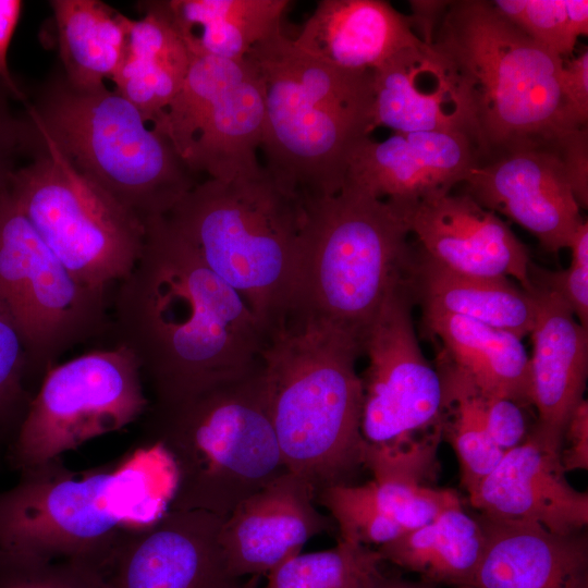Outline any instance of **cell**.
I'll return each instance as SVG.
<instances>
[{
	"label": "cell",
	"mask_w": 588,
	"mask_h": 588,
	"mask_svg": "<svg viewBox=\"0 0 588 588\" xmlns=\"http://www.w3.org/2000/svg\"><path fill=\"white\" fill-rule=\"evenodd\" d=\"M485 397V396H483ZM530 407L505 397H485V421L493 443L504 453L522 444L534 425L529 424Z\"/></svg>",
	"instance_id": "39"
},
{
	"label": "cell",
	"mask_w": 588,
	"mask_h": 588,
	"mask_svg": "<svg viewBox=\"0 0 588 588\" xmlns=\"http://www.w3.org/2000/svg\"><path fill=\"white\" fill-rule=\"evenodd\" d=\"M444 356L485 397L511 399L532 406L530 360L515 334L462 316L424 313Z\"/></svg>",
	"instance_id": "27"
},
{
	"label": "cell",
	"mask_w": 588,
	"mask_h": 588,
	"mask_svg": "<svg viewBox=\"0 0 588 588\" xmlns=\"http://www.w3.org/2000/svg\"><path fill=\"white\" fill-rule=\"evenodd\" d=\"M572 134L482 158L458 186L486 209L529 231L546 250L569 248L584 222L565 161Z\"/></svg>",
	"instance_id": "15"
},
{
	"label": "cell",
	"mask_w": 588,
	"mask_h": 588,
	"mask_svg": "<svg viewBox=\"0 0 588 588\" xmlns=\"http://www.w3.org/2000/svg\"><path fill=\"white\" fill-rule=\"evenodd\" d=\"M316 495L336 523L340 540L378 548L406 532L378 509L367 482L331 486Z\"/></svg>",
	"instance_id": "34"
},
{
	"label": "cell",
	"mask_w": 588,
	"mask_h": 588,
	"mask_svg": "<svg viewBox=\"0 0 588 588\" xmlns=\"http://www.w3.org/2000/svg\"><path fill=\"white\" fill-rule=\"evenodd\" d=\"M24 112L77 171L144 223L166 217L198 183L171 142L107 86L76 89L58 69Z\"/></svg>",
	"instance_id": "9"
},
{
	"label": "cell",
	"mask_w": 588,
	"mask_h": 588,
	"mask_svg": "<svg viewBox=\"0 0 588 588\" xmlns=\"http://www.w3.org/2000/svg\"><path fill=\"white\" fill-rule=\"evenodd\" d=\"M149 406L139 363L124 346L56 364L9 444L8 461L19 473L45 464L127 427Z\"/></svg>",
	"instance_id": "13"
},
{
	"label": "cell",
	"mask_w": 588,
	"mask_h": 588,
	"mask_svg": "<svg viewBox=\"0 0 588 588\" xmlns=\"http://www.w3.org/2000/svg\"><path fill=\"white\" fill-rule=\"evenodd\" d=\"M411 234L430 259L457 273L513 277L532 291L526 246L493 211L465 193L426 198L408 211Z\"/></svg>",
	"instance_id": "19"
},
{
	"label": "cell",
	"mask_w": 588,
	"mask_h": 588,
	"mask_svg": "<svg viewBox=\"0 0 588 588\" xmlns=\"http://www.w3.org/2000/svg\"><path fill=\"white\" fill-rule=\"evenodd\" d=\"M302 216V199L262 166L253 176L198 182L166 218L267 334L294 306Z\"/></svg>",
	"instance_id": "7"
},
{
	"label": "cell",
	"mask_w": 588,
	"mask_h": 588,
	"mask_svg": "<svg viewBox=\"0 0 588 588\" xmlns=\"http://www.w3.org/2000/svg\"><path fill=\"white\" fill-rule=\"evenodd\" d=\"M23 2L19 0H0V78L17 101H28L26 93L13 78L8 66V50L19 19Z\"/></svg>",
	"instance_id": "43"
},
{
	"label": "cell",
	"mask_w": 588,
	"mask_h": 588,
	"mask_svg": "<svg viewBox=\"0 0 588 588\" xmlns=\"http://www.w3.org/2000/svg\"><path fill=\"white\" fill-rule=\"evenodd\" d=\"M438 372L443 389L442 436L456 453L462 485L470 494L497 467L504 452L488 433L483 395L444 355Z\"/></svg>",
	"instance_id": "31"
},
{
	"label": "cell",
	"mask_w": 588,
	"mask_h": 588,
	"mask_svg": "<svg viewBox=\"0 0 588 588\" xmlns=\"http://www.w3.org/2000/svg\"><path fill=\"white\" fill-rule=\"evenodd\" d=\"M61 72L79 90L106 87L120 66L128 17L97 0H52Z\"/></svg>",
	"instance_id": "30"
},
{
	"label": "cell",
	"mask_w": 588,
	"mask_h": 588,
	"mask_svg": "<svg viewBox=\"0 0 588 588\" xmlns=\"http://www.w3.org/2000/svg\"><path fill=\"white\" fill-rule=\"evenodd\" d=\"M145 230L138 261L118 283L111 328L115 344L137 358L154 405L254 372L267 334L248 305L166 217Z\"/></svg>",
	"instance_id": "1"
},
{
	"label": "cell",
	"mask_w": 588,
	"mask_h": 588,
	"mask_svg": "<svg viewBox=\"0 0 588 588\" xmlns=\"http://www.w3.org/2000/svg\"><path fill=\"white\" fill-rule=\"evenodd\" d=\"M408 283L384 302L363 344L362 434L370 452L422 482L436 474L443 389L415 333Z\"/></svg>",
	"instance_id": "11"
},
{
	"label": "cell",
	"mask_w": 588,
	"mask_h": 588,
	"mask_svg": "<svg viewBox=\"0 0 588 588\" xmlns=\"http://www.w3.org/2000/svg\"><path fill=\"white\" fill-rule=\"evenodd\" d=\"M174 467L164 451L144 442L119 460L74 470L62 457L20 473L0 492V550L74 561L107 573L125 536L169 509Z\"/></svg>",
	"instance_id": "2"
},
{
	"label": "cell",
	"mask_w": 588,
	"mask_h": 588,
	"mask_svg": "<svg viewBox=\"0 0 588 588\" xmlns=\"http://www.w3.org/2000/svg\"><path fill=\"white\" fill-rule=\"evenodd\" d=\"M480 157L474 138L460 132L394 133L384 140L367 136L351 151L343 186L409 210L452 192Z\"/></svg>",
	"instance_id": "17"
},
{
	"label": "cell",
	"mask_w": 588,
	"mask_h": 588,
	"mask_svg": "<svg viewBox=\"0 0 588 588\" xmlns=\"http://www.w3.org/2000/svg\"><path fill=\"white\" fill-rule=\"evenodd\" d=\"M414 303L424 313H443L473 319L523 339L536 319L531 292L513 285L506 278H481L449 270L419 248L408 275Z\"/></svg>",
	"instance_id": "26"
},
{
	"label": "cell",
	"mask_w": 588,
	"mask_h": 588,
	"mask_svg": "<svg viewBox=\"0 0 588 588\" xmlns=\"http://www.w3.org/2000/svg\"><path fill=\"white\" fill-rule=\"evenodd\" d=\"M247 57L264 82V168L302 200L338 194L352 149L375 131L372 72L314 58L282 30Z\"/></svg>",
	"instance_id": "5"
},
{
	"label": "cell",
	"mask_w": 588,
	"mask_h": 588,
	"mask_svg": "<svg viewBox=\"0 0 588 588\" xmlns=\"http://www.w3.org/2000/svg\"><path fill=\"white\" fill-rule=\"evenodd\" d=\"M28 354L12 318L0 303V443L16 434L35 395Z\"/></svg>",
	"instance_id": "35"
},
{
	"label": "cell",
	"mask_w": 588,
	"mask_h": 588,
	"mask_svg": "<svg viewBox=\"0 0 588 588\" xmlns=\"http://www.w3.org/2000/svg\"><path fill=\"white\" fill-rule=\"evenodd\" d=\"M265 90L255 63L191 56L182 88L152 122L196 175L230 182L259 173Z\"/></svg>",
	"instance_id": "14"
},
{
	"label": "cell",
	"mask_w": 588,
	"mask_h": 588,
	"mask_svg": "<svg viewBox=\"0 0 588 588\" xmlns=\"http://www.w3.org/2000/svg\"><path fill=\"white\" fill-rule=\"evenodd\" d=\"M108 290L76 279L52 253L9 191L0 193V303L41 381L69 350L111 328Z\"/></svg>",
	"instance_id": "12"
},
{
	"label": "cell",
	"mask_w": 588,
	"mask_h": 588,
	"mask_svg": "<svg viewBox=\"0 0 588 588\" xmlns=\"http://www.w3.org/2000/svg\"><path fill=\"white\" fill-rule=\"evenodd\" d=\"M532 284L536 319L530 332L532 406L536 426L561 443L563 432L584 399L588 372V329L555 292Z\"/></svg>",
	"instance_id": "23"
},
{
	"label": "cell",
	"mask_w": 588,
	"mask_h": 588,
	"mask_svg": "<svg viewBox=\"0 0 588 588\" xmlns=\"http://www.w3.org/2000/svg\"><path fill=\"white\" fill-rule=\"evenodd\" d=\"M138 7L143 15L128 17L125 53L111 81L114 90L152 123L181 90L191 54L166 0Z\"/></svg>",
	"instance_id": "25"
},
{
	"label": "cell",
	"mask_w": 588,
	"mask_h": 588,
	"mask_svg": "<svg viewBox=\"0 0 588 588\" xmlns=\"http://www.w3.org/2000/svg\"><path fill=\"white\" fill-rule=\"evenodd\" d=\"M368 588H436V586L422 580L415 581L393 576L382 572Z\"/></svg>",
	"instance_id": "44"
},
{
	"label": "cell",
	"mask_w": 588,
	"mask_h": 588,
	"mask_svg": "<svg viewBox=\"0 0 588 588\" xmlns=\"http://www.w3.org/2000/svg\"><path fill=\"white\" fill-rule=\"evenodd\" d=\"M0 588L110 587L105 573L88 564L0 550Z\"/></svg>",
	"instance_id": "37"
},
{
	"label": "cell",
	"mask_w": 588,
	"mask_h": 588,
	"mask_svg": "<svg viewBox=\"0 0 588 588\" xmlns=\"http://www.w3.org/2000/svg\"><path fill=\"white\" fill-rule=\"evenodd\" d=\"M378 509L405 531L433 520L443 511L463 504L456 490L397 478L367 482Z\"/></svg>",
	"instance_id": "36"
},
{
	"label": "cell",
	"mask_w": 588,
	"mask_h": 588,
	"mask_svg": "<svg viewBox=\"0 0 588 588\" xmlns=\"http://www.w3.org/2000/svg\"><path fill=\"white\" fill-rule=\"evenodd\" d=\"M260 576H249L245 583H241L238 588H258Z\"/></svg>",
	"instance_id": "45"
},
{
	"label": "cell",
	"mask_w": 588,
	"mask_h": 588,
	"mask_svg": "<svg viewBox=\"0 0 588 588\" xmlns=\"http://www.w3.org/2000/svg\"><path fill=\"white\" fill-rule=\"evenodd\" d=\"M497 10L531 39L564 59L588 34L587 0H494Z\"/></svg>",
	"instance_id": "33"
},
{
	"label": "cell",
	"mask_w": 588,
	"mask_h": 588,
	"mask_svg": "<svg viewBox=\"0 0 588 588\" xmlns=\"http://www.w3.org/2000/svg\"><path fill=\"white\" fill-rule=\"evenodd\" d=\"M371 114L373 128L460 132L477 143L457 77L445 59L421 38L372 72Z\"/></svg>",
	"instance_id": "21"
},
{
	"label": "cell",
	"mask_w": 588,
	"mask_h": 588,
	"mask_svg": "<svg viewBox=\"0 0 588 588\" xmlns=\"http://www.w3.org/2000/svg\"><path fill=\"white\" fill-rule=\"evenodd\" d=\"M483 549L479 517L463 504L377 548L384 562L416 573L420 580L456 588L471 586Z\"/></svg>",
	"instance_id": "28"
},
{
	"label": "cell",
	"mask_w": 588,
	"mask_h": 588,
	"mask_svg": "<svg viewBox=\"0 0 588 588\" xmlns=\"http://www.w3.org/2000/svg\"><path fill=\"white\" fill-rule=\"evenodd\" d=\"M224 517L168 510L128 532L106 573L110 588H238L220 544Z\"/></svg>",
	"instance_id": "16"
},
{
	"label": "cell",
	"mask_w": 588,
	"mask_h": 588,
	"mask_svg": "<svg viewBox=\"0 0 588 588\" xmlns=\"http://www.w3.org/2000/svg\"><path fill=\"white\" fill-rule=\"evenodd\" d=\"M316 492L298 475L284 470L243 500L220 529V544L231 574L268 575L313 537L332 529L315 506Z\"/></svg>",
	"instance_id": "20"
},
{
	"label": "cell",
	"mask_w": 588,
	"mask_h": 588,
	"mask_svg": "<svg viewBox=\"0 0 588 588\" xmlns=\"http://www.w3.org/2000/svg\"><path fill=\"white\" fill-rule=\"evenodd\" d=\"M569 249L572 261L567 269L551 272L530 265L531 283L558 293L572 309L578 322L588 329V222L577 230Z\"/></svg>",
	"instance_id": "38"
},
{
	"label": "cell",
	"mask_w": 588,
	"mask_h": 588,
	"mask_svg": "<svg viewBox=\"0 0 588 588\" xmlns=\"http://www.w3.org/2000/svg\"><path fill=\"white\" fill-rule=\"evenodd\" d=\"M294 306L362 350L389 295L409 275L408 212L352 187L303 199Z\"/></svg>",
	"instance_id": "6"
},
{
	"label": "cell",
	"mask_w": 588,
	"mask_h": 588,
	"mask_svg": "<svg viewBox=\"0 0 588 588\" xmlns=\"http://www.w3.org/2000/svg\"><path fill=\"white\" fill-rule=\"evenodd\" d=\"M362 354L348 335L299 313L267 333L260 370L281 456L316 494L353 483L365 467Z\"/></svg>",
	"instance_id": "3"
},
{
	"label": "cell",
	"mask_w": 588,
	"mask_h": 588,
	"mask_svg": "<svg viewBox=\"0 0 588 588\" xmlns=\"http://www.w3.org/2000/svg\"><path fill=\"white\" fill-rule=\"evenodd\" d=\"M27 122L30 160L15 170L8 191L76 279L108 290L138 261L145 223L77 171L45 133Z\"/></svg>",
	"instance_id": "10"
},
{
	"label": "cell",
	"mask_w": 588,
	"mask_h": 588,
	"mask_svg": "<svg viewBox=\"0 0 588 588\" xmlns=\"http://www.w3.org/2000/svg\"><path fill=\"white\" fill-rule=\"evenodd\" d=\"M145 442L170 458L168 510L226 517L285 469L259 367L250 375L170 405H151Z\"/></svg>",
	"instance_id": "8"
},
{
	"label": "cell",
	"mask_w": 588,
	"mask_h": 588,
	"mask_svg": "<svg viewBox=\"0 0 588 588\" xmlns=\"http://www.w3.org/2000/svg\"><path fill=\"white\" fill-rule=\"evenodd\" d=\"M430 44L465 94L480 159L587 127L562 94L564 59L526 35L492 1H449Z\"/></svg>",
	"instance_id": "4"
},
{
	"label": "cell",
	"mask_w": 588,
	"mask_h": 588,
	"mask_svg": "<svg viewBox=\"0 0 588 588\" xmlns=\"http://www.w3.org/2000/svg\"><path fill=\"white\" fill-rule=\"evenodd\" d=\"M560 460L567 471L588 469V402L583 400L563 432Z\"/></svg>",
	"instance_id": "42"
},
{
	"label": "cell",
	"mask_w": 588,
	"mask_h": 588,
	"mask_svg": "<svg viewBox=\"0 0 588 588\" xmlns=\"http://www.w3.org/2000/svg\"><path fill=\"white\" fill-rule=\"evenodd\" d=\"M478 517L485 549L471 588H588L585 531L563 535L534 523Z\"/></svg>",
	"instance_id": "22"
},
{
	"label": "cell",
	"mask_w": 588,
	"mask_h": 588,
	"mask_svg": "<svg viewBox=\"0 0 588 588\" xmlns=\"http://www.w3.org/2000/svg\"><path fill=\"white\" fill-rule=\"evenodd\" d=\"M458 588H471V587L465 586V587H458Z\"/></svg>",
	"instance_id": "46"
},
{
	"label": "cell",
	"mask_w": 588,
	"mask_h": 588,
	"mask_svg": "<svg viewBox=\"0 0 588 588\" xmlns=\"http://www.w3.org/2000/svg\"><path fill=\"white\" fill-rule=\"evenodd\" d=\"M191 56L245 59L282 30L287 0H166Z\"/></svg>",
	"instance_id": "29"
},
{
	"label": "cell",
	"mask_w": 588,
	"mask_h": 588,
	"mask_svg": "<svg viewBox=\"0 0 588 588\" xmlns=\"http://www.w3.org/2000/svg\"><path fill=\"white\" fill-rule=\"evenodd\" d=\"M419 39L388 1L321 0L293 42L334 66L373 72Z\"/></svg>",
	"instance_id": "24"
},
{
	"label": "cell",
	"mask_w": 588,
	"mask_h": 588,
	"mask_svg": "<svg viewBox=\"0 0 588 588\" xmlns=\"http://www.w3.org/2000/svg\"><path fill=\"white\" fill-rule=\"evenodd\" d=\"M561 89L566 103L581 125L588 123V50L564 61L561 73Z\"/></svg>",
	"instance_id": "41"
},
{
	"label": "cell",
	"mask_w": 588,
	"mask_h": 588,
	"mask_svg": "<svg viewBox=\"0 0 588 588\" xmlns=\"http://www.w3.org/2000/svg\"><path fill=\"white\" fill-rule=\"evenodd\" d=\"M383 563L377 548L339 540L332 549L285 560L268 574L264 588H368Z\"/></svg>",
	"instance_id": "32"
},
{
	"label": "cell",
	"mask_w": 588,
	"mask_h": 588,
	"mask_svg": "<svg viewBox=\"0 0 588 588\" xmlns=\"http://www.w3.org/2000/svg\"><path fill=\"white\" fill-rule=\"evenodd\" d=\"M559 449L535 424L468 494L470 505L491 518L534 523L558 534L585 531L588 494L566 479Z\"/></svg>",
	"instance_id": "18"
},
{
	"label": "cell",
	"mask_w": 588,
	"mask_h": 588,
	"mask_svg": "<svg viewBox=\"0 0 588 588\" xmlns=\"http://www.w3.org/2000/svg\"><path fill=\"white\" fill-rule=\"evenodd\" d=\"M12 100L16 99L0 78V193L9 188L17 159L27 147L25 115L13 110Z\"/></svg>",
	"instance_id": "40"
}]
</instances>
